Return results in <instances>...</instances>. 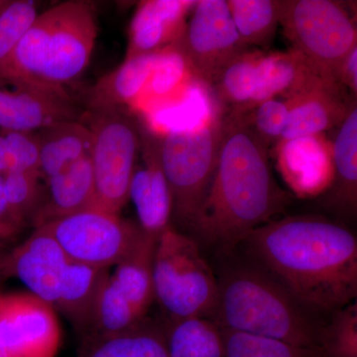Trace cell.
<instances>
[{"label": "cell", "mask_w": 357, "mask_h": 357, "mask_svg": "<svg viewBox=\"0 0 357 357\" xmlns=\"http://www.w3.org/2000/svg\"><path fill=\"white\" fill-rule=\"evenodd\" d=\"M314 316L356 302L357 239L321 215H290L253 230L237 248Z\"/></svg>", "instance_id": "obj_1"}, {"label": "cell", "mask_w": 357, "mask_h": 357, "mask_svg": "<svg viewBox=\"0 0 357 357\" xmlns=\"http://www.w3.org/2000/svg\"><path fill=\"white\" fill-rule=\"evenodd\" d=\"M268 146L245 114L231 110L223 115L217 168L185 232L199 246L230 255L250 232L287 208L290 196L274 177Z\"/></svg>", "instance_id": "obj_2"}, {"label": "cell", "mask_w": 357, "mask_h": 357, "mask_svg": "<svg viewBox=\"0 0 357 357\" xmlns=\"http://www.w3.org/2000/svg\"><path fill=\"white\" fill-rule=\"evenodd\" d=\"M225 262L217 276V306L211 321L222 330L275 338L319 349L323 324L301 306L266 271L243 256Z\"/></svg>", "instance_id": "obj_3"}, {"label": "cell", "mask_w": 357, "mask_h": 357, "mask_svg": "<svg viewBox=\"0 0 357 357\" xmlns=\"http://www.w3.org/2000/svg\"><path fill=\"white\" fill-rule=\"evenodd\" d=\"M98 37L95 9L70 0L38 14L13 53L0 65V83H24L56 89L88 67Z\"/></svg>", "instance_id": "obj_4"}, {"label": "cell", "mask_w": 357, "mask_h": 357, "mask_svg": "<svg viewBox=\"0 0 357 357\" xmlns=\"http://www.w3.org/2000/svg\"><path fill=\"white\" fill-rule=\"evenodd\" d=\"M153 291L168 321L213 318L218 302L217 276L199 243L173 225L157 239Z\"/></svg>", "instance_id": "obj_5"}, {"label": "cell", "mask_w": 357, "mask_h": 357, "mask_svg": "<svg viewBox=\"0 0 357 357\" xmlns=\"http://www.w3.org/2000/svg\"><path fill=\"white\" fill-rule=\"evenodd\" d=\"M223 114L194 129L159 135L162 168L172 196V218L185 232L203 204L217 168Z\"/></svg>", "instance_id": "obj_6"}, {"label": "cell", "mask_w": 357, "mask_h": 357, "mask_svg": "<svg viewBox=\"0 0 357 357\" xmlns=\"http://www.w3.org/2000/svg\"><path fill=\"white\" fill-rule=\"evenodd\" d=\"M279 24L291 49L306 59L318 76L338 83L340 66L357 46L356 20L342 4L333 0H280Z\"/></svg>", "instance_id": "obj_7"}, {"label": "cell", "mask_w": 357, "mask_h": 357, "mask_svg": "<svg viewBox=\"0 0 357 357\" xmlns=\"http://www.w3.org/2000/svg\"><path fill=\"white\" fill-rule=\"evenodd\" d=\"M84 117L93 135V208L119 215L129 199L131 178L140 154L142 126L126 107L86 112Z\"/></svg>", "instance_id": "obj_8"}, {"label": "cell", "mask_w": 357, "mask_h": 357, "mask_svg": "<svg viewBox=\"0 0 357 357\" xmlns=\"http://www.w3.org/2000/svg\"><path fill=\"white\" fill-rule=\"evenodd\" d=\"M70 261L107 270L128 253L142 229L116 213L89 208L41 225Z\"/></svg>", "instance_id": "obj_9"}, {"label": "cell", "mask_w": 357, "mask_h": 357, "mask_svg": "<svg viewBox=\"0 0 357 357\" xmlns=\"http://www.w3.org/2000/svg\"><path fill=\"white\" fill-rule=\"evenodd\" d=\"M176 43L192 77L213 84L231 61L248 50L239 38L227 1L199 0Z\"/></svg>", "instance_id": "obj_10"}, {"label": "cell", "mask_w": 357, "mask_h": 357, "mask_svg": "<svg viewBox=\"0 0 357 357\" xmlns=\"http://www.w3.org/2000/svg\"><path fill=\"white\" fill-rule=\"evenodd\" d=\"M60 340L53 306L31 293H0V345L7 357H54Z\"/></svg>", "instance_id": "obj_11"}, {"label": "cell", "mask_w": 357, "mask_h": 357, "mask_svg": "<svg viewBox=\"0 0 357 357\" xmlns=\"http://www.w3.org/2000/svg\"><path fill=\"white\" fill-rule=\"evenodd\" d=\"M84 112L66 89L0 83V129L37 132L59 122L82 121Z\"/></svg>", "instance_id": "obj_12"}, {"label": "cell", "mask_w": 357, "mask_h": 357, "mask_svg": "<svg viewBox=\"0 0 357 357\" xmlns=\"http://www.w3.org/2000/svg\"><path fill=\"white\" fill-rule=\"evenodd\" d=\"M70 262L51 234L36 227L24 243L7 252L0 274L16 277L29 293L55 307Z\"/></svg>", "instance_id": "obj_13"}, {"label": "cell", "mask_w": 357, "mask_h": 357, "mask_svg": "<svg viewBox=\"0 0 357 357\" xmlns=\"http://www.w3.org/2000/svg\"><path fill=\"white\" fill-rule=\"evenodd\" d=\"M144 166H136L129 199L137 213L139 227L148 234L158 237L171 225L172 196L162 168L159 135L141 129V150Z\"/></svg>", "instance_id": "obj_14"}, {"label": "cell", "mask_w": 357, "mask_h": 357, "mask_svg": "<svg viewBox=\"0 0 357 357\" xmlns=\"http://www.w3.org/2000/svg\"><path fill=\"white\" fill-rule=\"evenodd\" d=\"M286 102L287 123L277 143L319 135L340 126L356 100L344 98L342 84L317 77Z\"/></svg>", "instance_id": "obj_15"}, {"label": "cell", "mask_w": 357, "mask_h": 357, "mask_svg": "<svg viewBox=\"0 0 357 357\" xmlns=\"http://www.w3.org/2000/svg\"><path fill=\"white\" fill-rule=\"evenodd\" d=\"M196 1L148 0L138 4L129 26L126 59L155 53L177 41Z\"/></svg>", "instance_id": "obj_16"}, {"label": "cell", "mask_w": 357, "mask_h": 357, "mask_svg": "<svg viewBox=\"0 0 357 357\" xmlns=\"http://www.w3.org/2000/svg\"><path fill=\"white\" fill-rule=\"evenodd\" d=\"M333 177L319 199L325 210L344 218L356 215L357 206V107L338 126L332 148Z\"/></svg>", "instance_id": "obj_17"}, {"label": "cell", "mask_w": 357, "mask_h": 357, "mask_svg": "<svg viewBox=\"0 0 357 357\" xmlns=\"http://www.w3.org/2000/svg\"><path fill=\"white\" fill-rule=\"evenodd\" d=\"M45 181L46 190L32 222L35 227L93 208L95 182L91 156Z\"/></svg>", "instance_id": "obj_18"}, {"label": "cell", "mask_w": 357, "mask_h": 357, "mask_svg": "<svg viewBox=\"0 0 357 357\" xmlns=\"http://www.w3.org/2000/svg\"><path fill=\"white\" fill-rule=\"evenodd\" d=\"M279 163L294 189L305 194L321 192L333 177L332 150L319 135L277 143Z\"/></svg>", "instance_id": "obj_19"}, {"label": "cell", "mask_w": 357, "mask_h": 357, "mask_svg": "<svg viewBox=\"0 0 357 357\" xmlns=\"http://www.w3.org/2000/svg\"><path fill=\"white\" fill-rule=\"evenodd\" d=\"M157 52L124 60L86 93V112L133 107L151 76Z\"/></svg>", "instance_id": "obj_20"}, {"label": "cell", "mask_w": 357, "mask_h": 357, "mask_svg": "<svg viewBox=\"0 0 357 357\" xmlns=\"http://www.w3.org/2000/svg\"><path fill=\"white\" fill-rule=\"evenodd\" d=\"M317 77L319 76L306 59L292 49L287 52L263 54L258 63L255 96L245 109L236 112L245 114L259 103L278 96H285L288 100Z\"/></svg>", "instance_id": "obj_21"}, {"label": "cell", "mask_w": 357, "mask_h": 357, "mask_svg": "<svg viewBox=\"0 0 357 357\" xmlns=\"http://www.w3.org/2000/svg\"><path fill=\"white\" fill-rule=\"evenodd\" d=\"M36 134L39 172L44 180L58 175L84 157L91 156L93 135L82 121L59 122Z\"/></svg>", "instance_id": "obj_22"}, {"label": "cell", "mask_w": 357, "mask_h": 357, "mask_svg": "<svg viewBox=\"0 0 357 357\" xmlns=\"http://www.w3.org/2000/svg\"><path fill=\"white\" fill-rule=\"evenodd\" d=\"M157 239L158 237L142 229L110 276L141 318H145L154 300L153 263Z\"/></svg>", "instance_id": "obj_23"}, {"label": "cell", "mask_w": 357, "mask_h": 357, "mask_svg": "<svg viewBox=\"0 0 357 357\" xmlns=\"http://www.w3.org/2000/svg\"><path fill=\"white\" fill-rule=\"evenodd\" d=\"M107 270L96 269L79 263H69L55 307L74 326L82 340L91 330L96 297Z\"/></svg>", "instance_id": "obj_24"}, {"label": "cell", "mask_w": 357, "mask_h": 357, "mask_svg": "<svg viewBox=\"0 0 357 357\" xmlns=\"http://www.w3.org/2000/svg\"><path fill=\"white\" fill-rule=\"evenodd\" d=\"M77 357H168L165 323L144 318L126 332L86 340Z\"/></svg>", "instance_id": "obj_25"}, {"label": "cell", "mask_w": 357, "mask_h": 357, "mask_svg": "<svg viewBox=\"0 0 357 357\" xmlns=\"http://www.w3.org/2000/svg\"><path fill=\"white\" fill-rule=\"evenodd\" d=\"M192 77L180 48L173 43L157 52L151 76L133 107L153 109L171 102L189 84Z\"/></svg>", "instance_id": "obj_26"}, {"label": "cell", "mask_w": 357, "mask_h": 357, "mask_svg": "<svg viewBox=\"0 0 357 357\" xmlns=\"http://www.w3.org/2000/svg\"><path fill=\"white\" fill-rule=\"evenodd\" d=\"M168 357H225L222 330L210 319L165 321Z\"/></svg>", "instance_id": "obj_27"}, {"label": "cell", "mask_w": 357, "mask_h": 357, "mask_svg": "<svg viewBox=\"0 0 357 357\" xmlns=\"http://www.w3.org/2000/svg\"><path fill=\"white\" fill-rule=\"evenodd\" d=\"M230 15L246 48L269 49L280 17V0H227Z\"/></svg>", "instance_id": "obj_28"}, {"label": "cell", "mask_w": 357, "mask_h": 357, "mask_svg": "<svg viewBox=\"0 0 357 357\" xmlns=\"http://www.w3.org/2000/svg\"><path fill=\"white\" fill-rule=\"evenodd\" d=\"M143 319L107 274L96 297L91 330L82 342L126 332Z\"/></svg>", "instance_id": "obj_29"}, {"label": "cell", "mask_w": 357, "mask_h": 357, "mask_svg": "<svg viewBox=\"0 0 357 357\" xmlns=\"http://www.w3.org/2000/svg\"><path fill=\"white\" fill-rule=\"evenodd\" d=\"M263 53L246 50L234 59L222 70L213 83L218 98L232 109L241 112L252 100L257 86L258 63Z\"/></svg>", "instance_id": "obj_30"}, {"label": "cell", "mask_w": 357, "mask_h": 357, "mask_svg": "<svg viewBox=\"0 0 357 357\" xmlns=\"http://www.w3.org/2000/svg\"><path fill=\"white\" fill-rule=\"evenodd\" d=\"M222 333L225 357H321L319 349L275 338L229 330H222Z\"/></svg>", "instance_id": "obj_31"}, {"label": "cell", "mask_w": 357, "mask_h": 357, "mask_svg": "<svg viewBox=\"0 0 357 357\" xmlns=\"http://www.w3.org/2000/svg\"><path fill=\"white\" fill-rule=\"evenodd\" d=\"M319 351L321 357H357L356 301L333 312L324 321Z\"/></svg>", "instance_id": "obj_32"}, {"label": "cell", "mask_w": 357, "mask_h": 357, "mask_svg": "<svg viewBox=\"0 0 357 357\" xmlns=\"http://www.w3.org/2000/svg\"><path fill=\"white\" fill-rule=\"evenodd\" d=\"M4 197L13 217L22 227L34 220L43 199L40 173L13 172L2 176Z\"/></svg>", "instance_id": "obj_33"}, {"label": "cell", "mask_w": 357, "mask_h": 357, "mask_svg": "<svg viewBox=\"0 0 357 357\" xmlns=\"http://www.w3.org/2000/svg\"><path fill=\"white\" fill-rule=\"evenodd\" d=\"M13 172H39L36 132L0 129V176Z\"/></svg>", "instance_id": "obj_34"}, {"label": "cell", "mask_w": 357, "mask_h": 357, "mask_svg": "<svg viewBox=\"0 0 357 357\" xmlns=\"http://www.w3.org/2000/svg\"><path fill=\"white\" fill-rule=\"evenodd\" d=\"M38 14L37 3L32 0H8L0 10V65L13 53Z\"/></svg>", "instance_id": "obj_35"}, {"label": "cell", "mask_w": 357, "mask_h": 357, "mask_svg": "<svg viewBox=\"0 0 357 357\" xmlns=\"http://www.w3.org/2000/svg\"><path fill=\"white\" fill-rule=\"evenodd\" d=\"M287 102L272 98L245 112L246 119L268 145L278 142L287 123Z\"/></svg>", "instance_id": "obj_36"}, {"label": "cell", "mask_w": 357, "mask_h": 357, "mask_svg": "<svg viewBox=\"0 0 357 357\" xmlns=\"http://www.w3.org/2000/svg\"><path fill=\"white\" fill-rule=\"evenodd\" d=\"M22 227L7 206L2 178L0 176V241L15 236Z\"/></svg>", "instance_id": "obj_37"}, {"label": "cell", "mask_w": 357, "mask_h": 357, "mask_svg": "<svg viewBox=\"0 0 357 357\" xmlns=\"http://www.w3.org/2000/svg\"><path fill=\"white\" fill-rule=\"evenodd\" d=\"M338 83L344 88L351 89L352 96L357 95V46L347 56L340 66L337 76Z\"/></svg>", "instance_id": "obj_38"}, {"label": "cell", "mask_w": 357, "mask_h": 357, "mask_svg": "<svg viewBox=\"0 0 357 357\" xmlns=\"http://www.w3.org/2000/svg\"><path fill=\"white\" fill-rule=\"evenodd\" d=\"M0 243H1V241H0ZM7 252L4 251L3 248H2L1 244H0V271H1L2 264H3Z\"/></svg>", "instance_id": "obj_39"}, {"label": "cell", "mask_w": 357, "mask_h": 357, "mask_svg": "<svg viewBox=\"0 0 357 357\" xmlns=\"http://www.w3.org/2000/svg\"><path fill=\"white\" fill-rule=\"evenodd\" d=\"M7 1H8V0H0V10L6 6Z\"/></svg>", "instance_id": "obj_40"}, {"label": "cell", "mask_w": 357, "mask_h": 357, "mask_svg": "<svg viewBox=\"0 0 357 357\" xmlns=\"http://www.w3.org/2000/svg\"><path fill=\"white\" fill-rule=\"evenodd\" d=\"M0 357H7L6 351H3L1 345H0Z\"/></svg>", "instance_id": "obj_41"}]
</instances>
